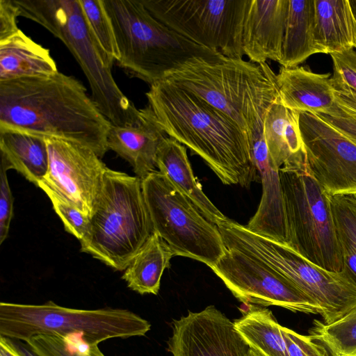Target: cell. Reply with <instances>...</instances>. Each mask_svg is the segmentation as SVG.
I'll list each match as a JSON object with an SVG mask.
<instances>
[{"instance_id": "obj_22", "label": "cell", "mask_w": 356, "mask_h": 356, "mask_svg": "<svg viewBox=\"0 0 356 356\" xmlns=\"http://www.w3.org/2000/svg\"><path fill=\"white\" fill-rule=\"evenodd\" d=\"M300 113L286 108L278 97L266 111L264 137L269 154L279 168L286 163H299L305 159L299 124Z\"/></svg>"}, {"instance_id": "obj_4", "label": "cell", "mask_w": 356, "mask_h": 356, "mask_svg": "<svg viewBox=\"0 0 356 356\" xmlns=\"http://www.w3.org/2000/svg\"><path fill=\"white\" fill-rule=\"evenodd\" d=\"M19 17L29 19L61 40L85 74L92 99L114 126L134 124L140 118L136 108L118 87L112 66L97 44L79 0H14Z\"/></svg>"}, {"instance_id": "obj_3", "label": "cell", "mask_w": 356, "mask_h": 356, "mask_svg": "<svg viewBox=\"0 0 356 356\" xmlns=\"http://www.w3.org/2000/svg\"><path fill=\"white\" fill-rule=\"evenodd\" d=\"M164 79L222 112L248 136L251 125L279 97L276 74L267 62L242 58L195 57Z\"/></svg>"}, {"instance_id": "obj_29", "label": "cell", "mask_w": 356, "mask_h": 356, "mask_svg": "<svg viewBox=\"0 0 356 356\" xmlns=\"http://www.w3.org/2000/svg\"><path fill=\"white\" fill-rule=\"evenodd\" d=\"M309 333L329 356H356V306L332 323L314 320Z\"/></svg>"}, {"instance_id": "obj_5", "label": "cell", "mask_w": 356, "mask_h": 356, "mask_svg": "<svg viewBox=\"0 0 356 356\" xmlns=\"http://www.w3.org/2000/svg\"><path fill=\"white\" fill-rule=\"evenodd\" d=\"M111 21L119 65L152 85L188 60L217 59L220 52L199 45L155 18L140 0H103Z\"/></svg>"}, {"instance_id": "obj_30", "label": "cell", "mask_w": 356, "mask_h": 356, "mask_svg": "<svg viewBox=\"0 0 356 356\" xmlns=\"http://www.w3.org/2000/svg\"><path fill=\"white\" fill-rule=\"evenodd\" d=\"M330 55L333 63L330 81L336 103L343 112L356 115V51Z\"/></svg>"}, {"instance_id": "obj_14", "label": "cell", "mask_w": 356, "mask_h": 356, "mask_svg": "<svg viewBox=\"0 0 356 356\" xmlns=\"http://www.w3.org/2000/svg\"><path fill=\"white\" fill-rule=\"evenodd\" d=\"M48 171L38 184L89 215L99 195L107 168L90 147L56 137H45Z\"/></svg>"}, {"instance_id": "obj_11", "label": "cell", "mask_w": 356, "mask_h": 356, "mask_svg": "<svg viewBox=\"0 0 356 356\" xmlns=\"http://www.w3.org/2000/svg\"><path fill=\"white\" fill-rule=\"evenodd\" d=\"M159 21L186 39L230 58L244 55L249 0H140Z\"/></svg>"}, {"instance_id": "obj_24", "label": "cell", "mask_w": 356, "mask_h": 356, "mask_svg": "<svg viewBox=\"0 0 356 356\" xmlns=\"http://www.w3.org/2000/svg\"><path fill=\"white\" fill-rule=\"evenodd\" d=\"M316 44L322 54L356 49V19L349 0H314Z\"/></svg>"}, {"instance_id": "obj_25", "label": "cell", "mask_w": 356, "mask_h": 356, "mask_svg": "<svg viewBox=\"0 0 356 356\" xmlns=\"http://www.w3.org/2000/svg\"><path fill=\"white\" fill-rule=\"evenodd\" d=\"M314 1L289 0L282 67H297L310 56L321 53L315 37Z\"/></svg>"}, {"instance_id": "obj_8", "label": "cell", "mask_w": 356, "mask_h": 356, "mask_svg": "<svg viewBox=\"0 0 356 356\" xmlns=\"http://www.w3.org/2000/svg\"><path fill=\"white\" fill-rule=\"evenodd\" d=\"M286 245L315 266L340 273L343 258L330 196L309 173L305 160L280 168Z\"/></svg>"}, {"instance_id": "obj_19", "label": "cell", "mask_w": 356, "mask_h": 356, "mask_svg": "<svg viewBox=\"0 0 356 356\" xmlns=\"http://www.w3.org/2000/svg\"><path fill=\"white\" fill-rule=\"evenodd\" d=\"M331 74H317L303 67H281L276 74L279 102L300 113L339 116L330 84Z\"/></svg>"}, {"instance_id": "obj_28", "label": "cell", "mask_w": 356, "mask_h": 356, "mask_svg": "<svg viewBox=\"0 0 356 356\" xmlns=\"http://www.w3.org/2000/svg\"><path fill=\"white\" fill-rule=\"evenodd\" d=\"M344 277L356 287V195L330 196Z\"/></svg>"}, {"instance_id": "obj_36", "label": "cell", "mask_w": 356, "mask_h": 356, "mask_svg": "<svg viewBox=\"0 0 356 356\" xmlns=\"http://www.w3.org/2000/svg\"><path fill=\"white\" fill-rule=\"evenodd\" d=\"M18 17L19 10L13 0H0V41L15 35L19 30Z\"/></svg>"}, {"instance_id": "obj_37", "label": "cell", "mask_w": 356, "mask_h": 356, "mask_svg": "<svg viewBox=\"0 0 356 356\" xmlns=\"http://www.w3.org/2000/svg\"><path fill=\"white\" fill-rule=\"evenodd\" d=\"M317 115H319L356 143V115L347 114L341 110L339 116Z\"/></svg>"}, {"instance_id": "obj_21", "label": "cell", "mask_w": 356, "mask_h": 356, "mask_svg": "<svg viewBox=\"0 0 356 356\" xmlns=\"http://www.w3.org/2000/svg\"><path fill=\"white\" fill-rule=\"evenodd\" d=\"M1 164L14 169L38 186L48 171L45 137L27 131L0 128Z\"/></svg>"}, {"instance_id": "obj_9", "label": "cell", "mask_w": 356, "mask_h": 356, "mask_svg": "<svg viewBox=\"0 0 356 356\" xmlns=\"http://www.w3.org/2000/svg\"><path fill=\"white\" fill-rule=\"evenodd\" d=\"M217 227L226 248L264 261L316 303L323 323H332L356 306V287L341 272L319 268L288 245L255 234L228 218Z\"/></svg>"}, {"instance_id": "obj_41", "label": "cell", "mask_w": 356, "mask_h": 356, "mask_svg": "<svg viewBox=\"0 0 356 356\" xmlns=\"http://www.w3.org/2000/svg\"><path fill=\"white\" fill-rule=\"evenodd\" d=\"M248 356H264V355H261V353H259V352L250 348Z\"/></svg>"}, {"instance_id": "obj_33", "label": "cell", "mask_w": 356, "mask_h": 356, "mask_svg": "<svg viewBox=\"0 0 356 356\" xmlns=\"http://www.w3.org/2000/svg\"><path fill=\"white\" fill-rule=\"evenodd\" d=\"M42 190L51 200L54 210L61 219L65 229L80 242L83 240L90 230V216L64 201L51 191L47 188Z\"/></svg>"}, {"instance_id": "obj_1", "label": "cell", "mask_w": 356, "mask_h": 356, "mask_svg": "<svg viewBox=\"0 0 356 356\" xmlns=\"http://www.w3.org/2000/svg\"><path fill=\"white\" fill-rule=\"evenodd\" d=\"M111 127L74 76L58 71L0 81V128L79 143L102 159Z\"/></svg>"}, {"instance_id": "obj_38", "label": "cell", "mask_w": 356, "mask_h": 356, "mask_svg": "<svg viewBox=\"0 0 356 356\" xmlns=\"http://www.w3.org/2000/svg\"><path fill=\"white\" fill-rule=\"evenodd\" d=\"M8 339L20 356H40L25 341Z\"/></svg>"}, {"instance_id": "obj_7", "label": "cell", "mask_w": 356, "mask_h": 356, "mask_svg": "<svg viewBox=\"0 0 356 356\" xmlns=\"http://www.w3.org/2000/svg\"><path fill=\"white\" fill-rule=\"evenodd\" d=\"M151 325L128 309H79L48 301L42 305L0 303V336L27 341L38 335H76L90 345L114 338L141 337Z\"/></svg>"}, {"instance_id": "obj_27", "label": "cell", "mask_w": 356, "mask_h": 356, "mask_svg": "<svg viewBox=\"0 0 356 356\" xmlns=\"http://www.w3.org/2000/svg\"><path fill=\"white\" fill-rule=\"evenodd\" d=\"M234 325L251 349L264 356H289L282 325L268 309L250 307Z\"/></svg>"}, {"instance_id": "obj_34", "label": "cell", "mask_w": 356, "mask_h": 356, "mask_svg": "<svg viewBox=\"0 0 356 356\" xmlns=\"http://www.w3.org/2000/svg\"><path fill=\"white\" fill-rule=\"evenodd\" d=\"M289 356H329L325 348L309 335H302L281 326Z\"/></svg>"}, {"instance_id": "obj_23", "label": "cell", "mask_w": 356, "mask_h": 356, "mask_svg": "<svg viewBox=\"0 0 356 356\" xmlns=\"http://www.w3.org/2000/svg\"><path fill=\"white\" fill-rule=\"evenodd\" d=\"M58 72L49 50L22 30L0 41V81L38 76Z\"/></svg>"}, {"instance_id": "obj_12", "label": "cell", "mask_w": 356, "mask_h": 356, "mask_svg": "<svg viewBox=\"0 0 356 356\" xmlns=\"http://www.w3.org/2000/svg\"><path fill=\"white\" fill-rule=\"evenodd\" d=\"M211 270L245 305L277 306L293 312L321 314L310 298L260 259L227 248Z\"/></svg>"}, {"instance_id": "obj_40", "label": "cell", "mask_w": 356, "mask_h": 356, "mask_svg": "<svg viewBox=\"0 0 356 356\" xmlns=\"http://www.w3.org/2000/svg\"><path fill=\"white\" fill-rule=\"evenodd\" d=\"M353 13L356 19V0H349Z\"/></svg>"}, {"instance_id": "obj_17", "label": "cell", "mask_w": 356, "mask_h": 356, "mask_svg": "<svg viewBox=\"0 0 356 356\" xmlns=\"http://www.w3.org/2000/svg\"><path fill=\"white\" fill-rule=\"evenodd\" d=\"M289 0H249L242 32L244 55L250 62L280 63Z\"/></svg>"}, {"instance_id": "obj_35", "label": "cell", "mask_w": 356, "mask_h": 356, "mask_svg": "<svg viewBox=\"0 0 356 356\" xmlns=\"http://www.w3.org/2000/svg\"><path fill=\"white\" fill-rule=\"evenodd\" d=\"M1 164L0 167V243L7 238L13 214V197L8 184L7 171Z\"/></svg>"}, {"instance_id": "obj_2", "label": "cell", "mask_w": 356, "mask_h": 356, "mask_svg": "<svg viewBox=\"0 0 356 356\" xmlns=\"http://www.w3.org/2000/svg\"><path fill=\"white\" fill-rule=\"evenodd\" d=\"M145 95L166 134L200 156L224 184L248 188L260 181L248 136L227 115L165 79Z\"/></svg>"}, {"instance_id": "obj_26", "label": "cell", "mask_w": 356, "mask_h": 356, "mask_svg": "<svg viewBox=\"0 0 356 356\" xmlns=\"http://www.w3.org/2000/svg\"><path fill=\"white\" fill-rule=\"evenodd\" d=\"M173 254L168 245L154 232L124 270L122 278L131 290L156 295L165 268Z\"/></svg>"}, {"instance_id": "obj_39", "label": "cell", "mask_w": 356, "mask_h": 356, "mask_svg": "<svg viewBox=\"0 0 356 356\" xmlns=\"http://www.w3.org/2000/svg\"><path fill=\"white\" fill-rule=\"evenodd\" d=\"M0 356H20L9 339L2 336H0Z\"/></svg>"}, {"instance_id": "obj_31", "label": "cell", "mask_w": 356, "mask_h": 356, "mask_svg": "<svg viewBox=\"0 0 356 356\" xmlns=\"http://www.w3.org/2000/svg\"><path fill=\"white\" fill-rule=\"evenodd\" d=\"M85 19L97 44L111 64L119 58L113 27L103 0H79Z\"/></svg>"}, {"instance_id": "obj_13", "label": "cell", "mask_w": 356, "mask_h": 356, "mask_svg": "<svg viewBox=\"0 0 356 356\" xmlns=\"http://www.w3.org/2000/svg\"><path fill=\"white\" fill-rule=\"evenodd\" d=\"M299 124L314 179L329 196L356 195V143L317 115L300 113Z\"/></svg>"}, {"instance_id": "obj_32", "label": "cell", "mask_w": 356, "mask_h": 356, "mask_svg": "<svg viewBox=\"0 0 356 356\" xmlns=\"http://www.w3.org/2000/svg\"><path fill=\"white\" fill-rule=\"evenodd\" d=\"M25 342L40 356H105L98 345H90L76 335H38Z\"/></svg>"}, {"instance_id": "obj_15", "label": "cell", "mask_w": 356, "mask_h": 356, "mask_svg": "<svg viewBox=\"0 0 356 356\" xmlns=\"http://www.w3.org/2000/svg\"><path fill=\"white\" fill-rule=\"evenodd\" d=\"M168 341L172 356H248L250 347L214 305L174 320Z\"/></svg>"}, {"instance_id": "obj_18", "label": "cell", "mask_w": 356, "mask_h": 356, "mask_svg": "<svg viewBox=\"0 0 356 356\" xmlns=\"http://www.w3.org/2000/svg\"><path fill=\"white\" fill-rule=\"evenodd\" d=\"M136 123L111 127L107 135V147L126 160L141 180L156 171V155L162 141L168 136L158 123L147 105L140 109Z\"/></svg>"}, {"instance_id": "obj_10", "label": "cell", "mask_w": 356, "mask_h": 356, "mask_svg": "<svg viewBox=\"0 0 356 356\" xmlns=\"http://www.w3.org/2000/svg\"><path fill=\"white\" fill-rule=\"evenodd\" d=\"M142 188L154 232L173 255L214 266L227 249L217 225L159 170L142 179Z\"/></svg>"}, {"instance_id": "obj_20", "label": "cell", "mask_w": 356, "mask_h": 356, "mask_svg": "<svg viewBox=\"0 0 356 356\" xmlns=\"http://www.w3.org/2000/svg\"><path fill=\"white\" fill-rule=\"evenodd\" d=\"M156 168L201 211L210 222L218 225L227 218L204 194L193 175L184 145L167 136L156 155Z\"/></svg>"}, {"instance_id": "obj_6", "label": "cell", "mask_w": 356, "mask_h": 356, "mask_svg": "<svg viewBox=\"0 0 356 356\" xmlns=\"http://www.w3.org/2000/svg\"><path fill=\"white\" fill-rule=\"evenodd\" d=\"M154 232L142 180L107 168L81 251L124 270Z\"/></svg>"}, {"instance_id": "obj_16", "label": "cell", "mask_w": 356, "mask_h": 356, "mask_svg": "<svg viewBox=\"0 0 356 356\" xmlns=\"http://www.w3.org/2000/svg\"><path fill=\"white\" fill-rule=\"evenodd\" d=\"M265 115L259 117L248 131L251 158L262 184V195L257 211L245 227L286 245V225L280 168L272 160L264 140Z\"/></svg>"}]
</instances>
